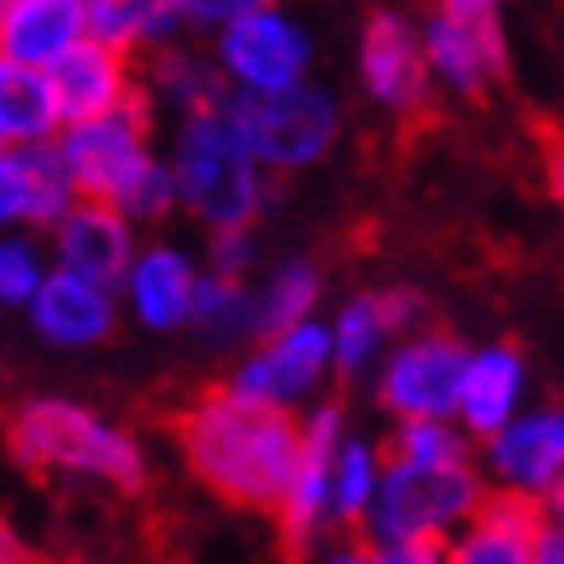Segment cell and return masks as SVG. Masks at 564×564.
I'll return each instance as SVG.
<instances>
[{
	"label": "cell",
	"mask_w": 564,
	"mask_h": 564,
	"mask_svg": "<svg viewBox=\"0 0 564 564\" xmlns=\"http://www.w3.org/2000/svg\"><path fill=\"white\" fill-rule=\"evenodd\" d=\"M176 441L207 492L249 513H270L295 462L301 420L285 404L254 399L228 383V389H203L176 414Z\"/></svg>",
	"instance_id": "obj_1"
},
{
	"label": "cell",
	"mask_w": 564,
	"mask_h": 564,
	"mask_svg": "<svg viewBox=\"0 0 564 564\" xmlns=\"http://www.w3.org/2000/svg\"><path fill=\"white\" fill-rule=\"evenodd\" d=\"M6 451L26 466L32 477L42 471H78V477L109 481L115 492H145V456L124 430L104 425L99 414L68 399H26L6 420Z\"/></svg>",
	"instance_id": "obj_2"
},
{
	"label": "cell",
	"mask_w": 564,
	"mask_h": 564,
	"mask_svg": "<svg viewBox=\"0 0 564 564\" xmlns=\"http://www.w3.org/2000/svg\"><path fill=\"white\" fill-rule=\"evenodd\" d=\"M172 182L176 203L197 213L207 228H249L264 207L259 161L243 151V140L223 120V109L187 115L182 140H176Z\"/></svg>",
	"instance_id": "obj_3"
},
{
	"label": "cell",
	"mask_w": 564,
	"mask_h": 564,
	"mask_svg": "<svg viewBox=\"0 0 564 564\" xmlns=\"http://www.w3.org/2000/svg\"><path fill=\"white\" fill-rule=\"evenodd\" d=\"M223 120L234 124V135L243 140V151L254 155L270 172H301L311 161H322L332 151V140L343 130L337 104L322 88L291 84L274 94H249V88H228V99L218 104Z\"/></svg>",
	"instance_id": "obj_4"
},
{
	"label": "cell",
	"mask_w": 564,
	"mask_h": 564,
	"mask_svg": "<svg viewBox=\"0 0 564 564\" xmlns=\"http://www.w3.org/2000/svg\"><path fill=\"white\" fill-rule=\"evenodd\" d=\"M481 497V481L466 462L425 466V462H383L368 502L373 544L383 539H445L451 523H466Z\"/></svg>",
	"instance_id": "obj_5"
},
{
	"label": "cell",
	"mask_w": 564,
	"mask_h": 564,
	"mask_svg": "<svg viewBox=\"0 0 564 564\" xmlns=\"http://www.w3.org/2000/svg\"><path fill=\"white\" fill-rule=\"evenodd\" d=\"M57 151L73 176L78 197L120 203V192L135 182V172L151 161V88L130 84L115 109H104L94 120H73L57 130Z\"/></svg>",
	"instance_id": "obj_6"
},
{
	"label": "cell",
	"mask_w": 564,
	"mask_h": 564,
	"mask_svg": "<svg viewBox=\"0 0 564 564\" xmlns=\"http://www.w3.org/2000/svg\"><path fill=\"white\" fill-rule=\"evenodd\" d=\"M311 63V42L280 6H254L239 11L234 21H223L218 36V68L234 88L249 94H274V88H291L306 78Z\"/></svg>",
	"instance_id": "obj_7"
},
{
	"label": "cell",
	"mask_w": 564,
	"mask_h": 564,
	"mask_svg": "<svg viewBox=\"0 0 564 564\" xmlns=\"http://www.w3.org/2000/svg\"><path fill=\"white\" fill-rule=\"evenodd\" d=\"M343 445V404H322L301 425V441H295V462L285 471V487L274 497V523H280V549L301 560L322 523L332 518V456Z\"/></svg>",
	"instance_id": "obj_8"
},
{
	"label": "cell",
	"mask_w": 564,
	"mask_h": 564,
	"mask_svg": "<svg viewBox=\"0 0 564 564\" xmlns=\"http://www.w3.org/2000/svg\"><path fill=\"white\" fill-rule=\"evenodd\" d=\"M462 368H466V347L456 337H445V332L414 337L410 347H399L389 358L378 399L399 420H410V414L451 420L456 414V389H462Z\"/></svg>",
	"instance_id": "obj_9"
},
{
	"label": "cell",
	"mask_w": 564,
	"mask_h": 564,
	"mask_svg": "<svg viewBox=\"0 0 564 564\" xmlns=\"http://www.w3.org/2000/svg\"><path fill=\"white\" fill-rule=\"evenodd\" d=\"M362 84L383 109L414 115L430 104V63L414 26L399 11H373L362 26Z\"/></svg>",
	"instance_id": "obj_10"
},
{
	"label": "cell",
	"mask_w": 564,
	"mask_h": 564,
	"mask_svg": "<svg viewBox=\"0 0 564 564\" xmlns=\"http://www.w3.org/2000/svg\"><path fill=\"white\" fill-rule=\"evenodd\" d=\"M326 368H332V332L306 316V322L264 337V347L239 368L234 389L270 399V404H295V399H306L322 383Z\"/></svg>",
	"instance_id": "obj_11"
},
{
	"label": "cell",
	"mask_w": 564,
	"mask_h": 564,
	"mask_svg": "<svg viewBox=\"0 0 564 564\" xmlns=\"http://www.w3.org/2000/svg\"><path fill=\"white\" fill-rule=\"evenodd\" d=\"M539 529H544V497L497 487L477 497L466 533L456 544H445V554L456 564H529Z\"/></svg>",
	"instance_id": "obj_12"
},
{
	"label": "cell",
	"mask_w": 564,
	"mask_h": 564,
	"mask_svg": "<svg viewBox=\"0 0 564 564\" xmlns=\"http://www.w3.org/2000/svg\"><path fill=\"white\" fill-rule=\"evenodd\" d=\"M47 88H52V104H57V120L73 124V120H94L104 109H115L124 99V88L135 84L130 73V52H115L104 47L99 36H78L68 52H57L47 68Z\"/></svg>",
	"instance_id": "obj_13"
},
{
	"label": "cell",
	"mask_w": 564,
	"mask_h": 564,
	"mask_svg": "<svg viewBox=\"0 0 564 564\" xmlns=\"http://www.w3.org/2000/svg\"><path fill=\"white\" fill-rule=\"evenodd\" d=\"M57 228V264L99 285H120L124 264L135 259V239H130V218L115 203L99 197H73L68 213L52 223Z\"/></svg>",
	"instance_id": "obj_14"
},
{
	"label": "cell",
	"mask_w": 564,
	"mask_h": 564,
	"mask_svg": "<svg viewBox=\"0 0 564 564\" xmlns=\"http://www.w3.org/2000/svg\"><path fill=\"white\" fill-rule=\"evenodd\" d=\"M26 311H32L36 332H42L52 347H94V343H104V337L115 332V316H120L109 285L84 280V274L63 270V264H57L52 274H42V285L32 291Z\"/></svg>",
	"instance_id": "obj_15"
},
{
	"label": "cell",
	"mask_w": 564,
	"mask_h": 564,
	"mask_svg": "<svg viewBox=\"0 0 564 564\" xmlns=\"http://www.w3.org/2000/svg\"><path fill=\"white\" fill-rule=\"evenodd\" d=\"M487 462H492L502 487L533 497H560V466H564V420L560 410H539L523 420H502L487 435Z\"/></svg>",
	"instance_id": "obj_16"
},
{
	"label": "cell",
	"mask_w": 564,
	"mask_h": 564,
	"mask_svg": "<svg viewBox=\"0 0 564 564\" xmlns=\"http://www.w3.org/2000/svg\"><path fill=\"white\" fill-rule=\"evenodd\" d=\"M518 393H523V352L518 347H481L477 358H466L462 368V389H456V414L466 420L471 435H492L508 414L518 410Z\"/></svg>",
	"instance_id": "obj_17"
},
{
	"label": "cell",
	"mask_w": 564,
	"mask_h": 564,
	"mask_svg": "<svg viewBox=\"0 0 564 564\" xmlns=\"http://www.w3.org/2000/svg\"><path fill=\"white\" fill-rule=\"evenodd\" d=\"M425 63L435 78H445V84L456 88V94H466V99H487V84H497V78H508V52L502 47H487L471 26H462V21H451L445 11H435L425 26Z\"/></svg>",
	"instance_id": "obj_18"
},
{
	"label": "cell",
	"mask_w": 564,
	"mask_h": 564,
	"mask_svg": "<svg viewBox=\"0 0 564 564\" xmlns=\"http://www.w3.org/2000/svg\"><path fill=\"white\" fill-rule=\"evenodd\" d=\"M192 259L182 249H145L124 264V291H130V306L145 326L155 332H172V326L187 322V306H192Z\"/></svg>",
	"instance_id": "obj_19"
},
{
	"label": "cell",
	"mask_w": 564,
	"mask_h": 564,
	"mask_svg": "<svg viewBox=\"0 0 564 564\" xmlns=\"http://www.w3.org/2000/svg\"><path fill=\"white\" fill-rule=\"evenodd\" d=\"M84 0H17L11 17L0 21V52L47 68L57 52H68L84 36Z\"/></svg>",
	"instance_id": "obj_20"
},
{
	"label": "cell",
	"mask_w": 564,
	"mask_h": 564,
	"mask_svg": "<svg viewBox=\"0 0 564 564\" xmlns=\"http://www.w3.org/2000/svg\"><path fill=\"white\" fill-rule=\"evenodd\" d=\"M63 130L47 73L0 52V145H32Z\"/></svg>",
	"instance_id": "obj_21"
},
{
	"label": "cell",
	"mask_w": 564,
	"mask_h": 564,
	"mask_svg": "<svg viewBox=\"0 0 564 564\" xmlns=\"http://www.w3.org/2000/svg\"><path fill=\"white\" fill-rule=\"evenodd\" d=\"M176 26H182V17H176L172 0H88L84 11V32L115 52L166 47Z\"/></svg>",
	"instance_id": "obj_22"
},
{
	"label": "cell",
	"mask_w": 564,
	"mask_h": 564,
	"mask_svg": "<svg viewBox=\"0 0 564 564\" xmlns=\"http://www.w3.org/2000/svg\"><path fill=\"white\" fill-rule=\"evenodd\" d=\"M21 155V223H36V228H52V223L68 213V203L78 197L73 192V176L63 166V151L57 140H32V145H17Z\"/></svg>",
	"instance_id": "obj_23"
},
{
	"label": "cell",
	"mask_w": 564,
	"mask_h": 564,
	"mask_svg": "<svg viewBox=\"0 0 564 564\" xmlns=\"http://www.w3.org/2000/svg\"><path fill=\"white\" fill-rule=\"evenodd\" d=\"M151 84L161 99H172L182 115H207L228 99V78H223L218 63H207L197 52H161L151 68Z\"/></svg>",
	"instance_id": "obj_24"
},
{
	"label": "cell",
	"mask_w": 564,
	"mask_h": 564,
	"mask_svg": "<svg viewBox=\"0 0 564 564\" xmlns=\"http://www.w3.org/2000/svg\"><path fill=\"white\" fill-rule=\"evenodd\" d=\"M322 301V274L311 259H291L285 270L270 280V291L254 301V337H274L285 326L306 322L311 311Z\"/></svg>",
	"instance_id": "obj_25"
},
{
	"label": "cell",
	"mask_w": 564,
	"mask_h": 564,
	"mask_svg": "<svg viewBox=\"0 0 564 564\" xmlns=\"http://www.w3.org/2000/svg\"><path fill=\"white\" fill-rule=\"evenodd\" d=\"M187 322L218 332V337H254V295L239 285V274H197Z\"/></svg>",
	"instance_id": "obj_26"
},
{
	"label": "cell",
	"mask_w": 564,
	"mask_h": 564,
	"mask_svg": "<svg viewBox=\"0 0 564 564\" xmlns=\"http://www.w3.org/2000/svg\"><path fill=\"white\" fill-rule=\"evenodd\" d=\"M378 487V451L362 441H343L332 456V518L362 523Z\"/></svg>",
	"instance_id": "obj_27"
},
{
	"label": "cell",
	"mask_w": 564,
	"mask_h": 564,
	"mask_svg": "<svg viewBox=\"0 0 564 564\" xmlns=\"http://www.w3.org/2000/svg\"><path fill=\"white\" fill-rule=\"evenodd\" d=\"M383 337H389V326H383L378 295H358L352 306H343V316L332 326V368L352 378L358 368H368V358L383 347Z\"/></svg>",
	"instance_id": "obj_28"
},
{
	"label": "cell",
	"mask_w": 564,
	"mask_h": 564,
	"mask_svg": "<svg viewBox=\"0 0 564 564\" xmlns=\"http://www.w3.org/2000/svg\"><path fill=\"white\" fill-rule=\"evenodd\" d=\"M389 456H393V462L451 466V462H466V441H462V430H451V420L410 414V420H399V435H393Z\"/></svg>",
	"instance_id": "obj_29"
},
{
	"label": "cell",
	"mask_w": 564,
	"mask_h": 564,
	"mask_svg": "<svg viewBox=\"0 0 564 564\" xmlns=\"http://www.w3.org/2000/svg\"><path fill=\"white\" fill-rule=\"evenodd\" d=\"M42 249L26 239H0V306H26L32 291L42 285Z\"/></svg>",
	"instance_id": "obj_30"
},
{
	"label": "cell",
	"mask_w": 564,
	"mask_h": 564,
	"mask_svg": "<svg viewBox=\"0 0 564 564\" xmlns=\"http://www.w3.org/2000/svg\"><path fill=\"white\" fill-rule=\"evenodd\" d=\"M124 218H166L176 207V182H172V166H161V161H145L135 172V182L120 192V203H115Z\"/></svg>",
	"instance_id": "obj_31"
},
{
	"label": "cell",
	"mask_w": 564,
	"mask_h": 564,
	"mask_svg": "<svg viewBox=\"0 0 564 564\" xmlns=\"http://www.w3.org/2000/svg\"><path fill=\"white\" fill-rule=\"evenodd\" d=\"M497 6H502V0H435V11H445L451 21L471 26V32H477L487 47H502V52H508V42H502V26H497Z\"/></svg>",
	"instance_id": "obj_32"
},
{
	"label": "cell",
	"mask_w": 564,
	"mask_h": 564,
	"mask_svg": "<svg viewBox=\"0 0 564 564\" xmlns=\"http://www.w3.org/2000/svg\"><path fill=\"white\" fill-rule=\"evenodd\" d=\"M254 259V239L249 228H213V270L218 274H243Z\"/></svg>",
	"instance_id": "obj_33"
},
{
	"label": "cell",
	"mask_w": 564,
	"mask_h": 564,
	"mask_svg": "<svg viewBox=\"0 0 564 564\" xmlns=\"http://www.w3.org/2000/svg\"><path fill=\"white\" fill-rule=\"evenodd\" d=\"M176 17L192 21V26H223L239 11H254V6H270V0H172Z\"/></svg>",
	"instance_id": "obj_34"
},
{
	"label": "cell",
	"mask_w": 564,
	"mask_h": 564,
	"mask_svg": "<svg viewBox=\"0 0 564 564\" xmlns=\"http://www.w3.org/2000/svg\"><path fill=\"white\" fill-rule=\"evenodd\" d=\"M21 197H26V187H21V155L17 145H0V228L21 223Z\"/></svg>",
	"instance_id": "obj_35"
},
{
	"label": "cell",
	"mask_w": 564,
	"mask_h": 564,
	"mask_svg": "<svg viewBox=\"0 0 564 564\" xmlns=\"http://www.w3.org/2000/svg\"><path fill=\"white\" fill-rule=\"evenodd\" d=\"M32 560V549H26V539H21L6 518H0V564H26Z\"/></svg>",
	"instance_id": "obj_36"
},
{
	"label": "cell",
	"mask_w": 564,
	"mask_h": 564,
	"mask_svg": "<svg viewBox=\"0 0 564 564\" xmlns=\"http://www.w3.org/2000/svg\"><path fill=\"white\" fill-rule=\"evenodd\" d=\"M11 6H17V0H0V21L11 17Z\"/></svg>",
	"instance_id": "obj_37"
},
{
	"label": "cell",
	"mask_w": 564,
	"mask_h": 564,
	"mask_svg": "<svg viewBox=\"0 0 564 564\" xmlns=\"http://www.w3.org/2000/svg\"><path fill=\"white\" fill-rule=\"evenodd\" d=\"M84 6H88V0H84Z\"/></svg>",
	"instance_id": "obj_38"
}]
</instances>
